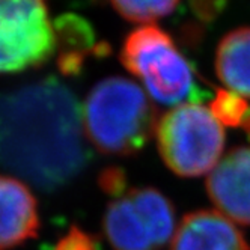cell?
Masks as SVG:
<instances>
[{
  "mask_svg": "<svg viewBox=\"0 0 250 250\" xmlns=\"http://www.w3.org/2000/svg\"><path fill=\"white\" fill-rule=\"evenodd\" d=\"M83 107L56 77L0 92V167L44 193L69 186L86 169Z\"/></svg>",
  "mask_w": 250,
  "mask_h": 250,
  "instance_id": "6da1fadb",
  "label": "cell"
},
{
  "mask_svg": "<svg viewBox=\"0 0 250 250\" xmlns=\"http://www.w3.org/2000/svg\"><path fill=\"white\" fill-rule=\"evenodd\" d=\"M83 128L91 145L105 155L128 157L144 149L157 128V109L137 83L107 77L89 91Z\"/></svg>",
  "mask_w": 250,
  "mask_h": 250,
  "instance_id": "7a4b0ae2",
  "label": "cell"
},
{
  "mask_svg": "<svg viewBox=\"0 0 250 250\" xmlns=\"http://www.w3.org/2000/svg\"><path fill=\"white\" fill-rule=\"evenodd\" d=\"M119 59L128 73L144 83L148 95L160 104L175 107L202 94L188 61L170 35L154 24H144L128 33Z\"/></svg>",
  "mask_w": 250,
  "mask_h": 250,
  "instance_id": "3957f363",
  "label": "cell"
},
{
  "mask_svg": "<svg viewBox=\"0 0 250 250\" xmlns=\"http://www.w3.org/2000/svg\"><path fill=\"white\" fill-rule=\"evenodd\" d=\"M158 154L178 176L198 178L209 173L223 155V125L199 103L175 105L157 122Z\"/></svg>",
  "mask_w": 250,
  "mask_h": 250,
  "instance_id": "277c9868",
  "label": "cell"
},
{
  "mask_svg": "<svg viewBox=\"0 0 250 250\" xmlns=\"http://www.w3.org/2000/svg\"><path fill=\"white\" fill-rule=\"evenodd\" d=\"M175 226L173 204L154 187L128 190L103 216V234L116 250H162Z\"/></svg>",
  "mask_w": 250,
  "mask_h": 250,
  "instance_id": "5b68a950",
  "label": "cell"
},
{
  "mask_svg": "<svg viewBox=\"0 0 250 250\" xmlns=\"http://www.w3.org/2000/svg\"><path fill=\"white\" fill-rule=\"evenodd\" d=\"M55 53L47 0H0V74L40 68Z\"/></svg>",
  "mask_w": 250,
  "mask_h": 250,
  "instance_id": "8992f818",
  "label": "cell"
},
{
  "mask_svg": "<svg viewBox=\"0 0 250 250\" xmlns=\"http://www.w3.org/2000/svg\"><path fill=\"white\" fill-rule=\"evenodd\" d=\"M207 193L230 222L250 226V148L230 149L207 178Z\"/></svg>",
  "mask_w": 250,
  "mask_h": 250,
  "instance_id": "52a82bcc",
  "label": "cell"
},
{
  "mask_svg": "<svg viewBox=\"0 0 250 250\" xmlns=\"http://www.w3.org/2000/svg\"><path fill=\"white\" fill-rule=\"evenodd\" d=\"M41 226L38 201L19 178L0 175V250L37 238Z\"/></svg>",
  "mask_w": 250,
  "mask_h": 250,
  "instance_id": "ba28073f",
  "label": "cell"
},
{
  "mask_svg": "<svg viewBox=\"0 0 250 250\" xmlns=\"http://www.w3.org/2000/svg\"><path fill=\"white\" fill-rule=\"evenodd\" d=\"M170 250H250L243 232L220 212L191 211L175 229Z\"/></svg>",
  "mask_w": 250,
  "mask_h": 250,
  "instance_id": "9c48e42d",
  "label": "cell"
},
{
  "mask_svg": "<svg viewBox=\"0 0 250 250\" xmlns=\"http://www.w3.org/2000/svg\"><path fill=\"white\" fill-rule=\"evenodd\" d=\"M58 51V68L63 76H77L91 55H107L109 47L97 45L95 33L83 17L61 15L53 23Z\"/></svg>",
  "mask_w": 250,
  "mask_h": 250,
  "instance_id": "30bf717a",
  "label": "cell"
},
{
  "mask_svg": "<svg viewBox=\"0 0 250 250\" xmlns=\"http://www.w3.org/2000/svg\"><path fill=\"white\" fill-rule=\"evenodd\" d=\"M216 74L229 91L250 98V26L228 32L216 50Z\"/></svg>",
  "mask_w": 250,
  "mask_h": 250,
  "instance_id": "8fae6325",
  "label": "cell"
},
{
  "mask_svg": "<svg viewBox=\"0 0 250 250\" xmlns=\"http://www.w3.org/2000/svg\"><path fill=\"white\" fill-rule=\"evenodd\" d=\"M112 8L131 23L149 24L175 11L180 0H109Z\"/></svg>",
  "mask_w": 250,
  "mask_h": 250,
  "instance_id": "7c38bea8",
  "label": "cell"
},
{
  "mask_svg": "<svg viewBox=\"0 0 250 250\" xmlns=\"http://www.w3.org/2000/svg\"><path fill=\"white\" fill-rule=\"evenodd\" d=\"M208 109L223 127H241L250 107L241 95L228 89H219Z\"/></svg>",
  "mask_w": 250,
  "mask_h": 250,
  "instance_id": "4fadbf2b",
  "label": "cell"
},
{
  "mask_svg": "<svg viewBox=\"0 0 250 250\" xmlns=\"http://www.w3.org/2000/svg\"><path fill=\"white\" fill-rule=\"evenodd\" d=\"M98 186L101 191L112 196L113 199L122 198L127 193V175L125 170L118 166H109L100 172Z\"/></svg>",
  "mask_w": 250,
  "mask_h": 250,
  "instance_id": "5bb4252c",
  "label": "cell"
},
{
  "mask_svg": "<svg viewBox=\"0 0 250 250\" xmlns=\"http://www.w3.org/2000/svg\"><path fill=\"white\" fill-rule=\"evenodd\" d=\"M53 250H98V243L80 226H71Z\"/></svg>",
  "mask_w": 250,
  "mask_h": 250,
  "instance_id": "9a60e30c",
  "label": "cell"
},
{
  "mask_svg": "<svg viewBox=\"0 0 250 250\" xmlns=\"http://www.w3.org/2000/svg\"><path fill=\"white\" fill-rule=\"evenodd\" d=\"M188 2L194 15L199 20L212 21L222 14L228 0H188Z\"/></svg>",
  "mask_w": 250,
  "mask_h": 250,
  "instance_id": "2e32d148",
  "label": "cell"
},
{
  "mask_svg": "<svg viewBox=\"0 0 250 250\" xmlns=\"http://www.w3.org/2000/svg\"><path fill=\"white\" fill-rule=\"evenodd\" d=\"M241 127L244 128V131H246L247 137L250 139V110H249V113H247L246 119L243 121V124H241Z\"/></svg>",
  "mask_w": 250,
  "mask_h": 250,
  "instance_id": "e0dca14e",
  "label": "cell"
}]
</instances>
